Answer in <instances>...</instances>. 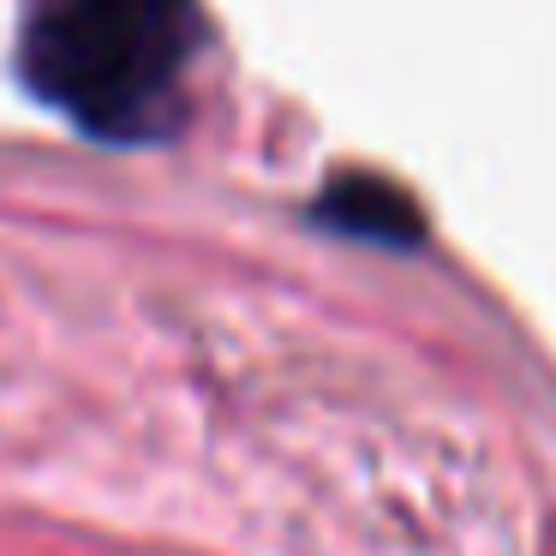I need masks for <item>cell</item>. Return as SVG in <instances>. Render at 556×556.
<instances>
[{
	"mask_svg": "<svg viewBox=\"0 0 556 556\" xmlns=\"http://www.w3.org/2000/svg\"><path fill=\"white\" fill-rule=\"evenodd\" d=\"M192 42V0H30L18 78L78 132L144 144L180 114Z\"/></svg>",
	"mask_w": 556,
	"mask_h": 556,
	"instance_id": "cell-1",
	"label": "cell"
}]
</instances>
